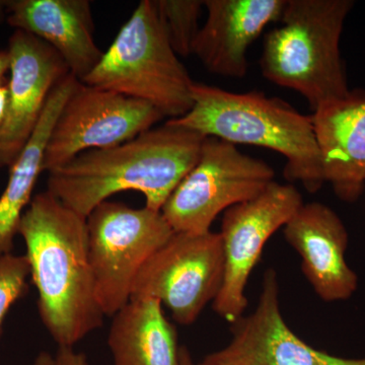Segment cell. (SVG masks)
I'll use <instances>...</instances> for the list:
<instances>
[{
  "label": "cell",
  "mask_w": 365,
  "mask_h": 365,
  "mask_svg": "<svg viewBox=\"0 0 365 365\" xmlns=\"http://www.w3.org/2000/svg\"><path fill=\"white\" fill-rule=\"evenodd\" d=\"M11 68V57H9V53L6 50H1L0 51V85H2V81H4V76L6 72L9 71Z\"/></svg>",
  "instance_id": "cell-23"
},
{
  "label": "cell",
  "mask_w": 365,
  "mask_h": 365,
  "mask_svg": "<svg viewBox=\"0 0 365 365\" xmlns=\"http://www.w3.org/2000/svg\"><path fill=\"white\" fill-rule=\"evenodd\" d=\"M7 103H9V88L7 85L4 86L2 83L0 85V126L6 117Z\"/></svg>",
  "instance_id": "cell-22"
},
{
  "label": "cell",
  "mask_w": 365,
  "mask_h": 365,
  "mask_svg": "<svg viewBox=\"0 0 365 365\" xmlns=\"http://www.w3.org/2000/svg\"><path fill=\"white\" fill-rule=\"evenodd\" d=\"M353 6L352 0H287L280 25L264 41V78L299 93L314 111L346 97L340 39Z\"/></svg>",
  "instance_id": "cell-4"
},
{
  "label": "cell",
  "mask_w": 365,
  "mask_h": 365,
  "mask_svg": "<svg viewBox=\"0 0 365 365\" xmlns=\"http://www.w3.org/2000/svg\"><path fill=\"white\" fill-rule=\"evenodd\" d=\"M192 98L193 107L186 115L165 123L234 145L276 151L287 158L285 179L302 182L311 193L325 184L311 117L260 91L232 93L194 81Z\"/></svg>",
  "instance_id": "cell-3"
},
{
  "label": "cell",
  "mask_w": 365,
  "mask_h": 365,
  "mask_svg": "<svg viewBox=\"0 0 365 365\" xmlns=\"http://www.w3.org/2000/svg\"><path fill=\"white\" fill-rule=\"evenodd\" d=\"M225 276V255L220 232H175L144 264L137 275L131 299H157L182 326L195 323L215 302ZM130 299V300H131Z\"/></svg>",
  "instance_id": "cell-8"
},
{
  "label": "cell",
  "mask_w": 365,
  "mask_h": 365,
  "mask_svg": "<svg viewBox=\"0 0 365 365\" xmlns=\"http://www.w3.org/2000/svg\"><path fill=\"white\" fill-rule=\"evenodd\" d=\"M32 365H53L52 360L45 355H38Z\"/></svg>",
  "instance_id": "cell-24"
},
{
  "label": "cell",
  "mask_w": 365,
  "mask_h": 365,
  "mask_svg": "<svg viewBox=\"0 0 365 365\" xmlns=\"http://www.w3.org/2000/svg\"><path fill=\"white\" fill-rule=\"evenodd\" d=\"M302 205V194L294 185L274 181L260 195L225 211L220 232L225 276L212 302L220 318L234 324L244 316L248 307L247 284L266 242Z\"/></svg>",
  "instance_id": "cell-10"
},
{
  "label": "cell",
  "mask_w": 365,
  "mask_h": 365,
  "mask_svg": "<svg viewBox=\"0 0 365 365\" xmlns=\"http://www.w3.org/2000/svg\"><path fill=\"white\" fill-rule=\"evenodd\" d=\"M7 51L11 76L6 117L0 126V169H9L20 157L39 124L53 88L69 73L58 53L24 31H14Z\"/></svg>",
  "instance_id": "cell-12"
},
{
  "label": "cell",
  "mask_w": 365,
  "mask_h": 365,
  "mask_svg": "<svg viewBox=\"0 0 365 365\" xmlns=\"http://www.w3.org/2000/svg\"><path fill=\"white\" fill-rule=\"evenodd\" d=\"M6 19V1H0V21Z\"/></svg>",
  "instance_id": "cell-26"
},
{
  "label": "cell",
  "mask_w": 365,
  "mask_h": 365,
  "mask_svg": "<svg viewBox=\"0 0 365 365\" xmlns=\"http://www.w3.org/2000/svg\"><path fill=\"white\" fill-rule=\"evenodd\" d=\"M96 297L113 317L131 299L144 264L174 234L160 211L107 200L86 217Z\"/></svg>",
  "instance_id": "cell-6"
},
{
  "label": "cell",
  "mask_w": 365,
  "mask_h": 365,
  "mask_svg": "<svg viewBox=\"0 0 365 365\" xmlns=\"http://www.w3.org/2000/svg\"><path fill=\"white\" fill-rule=\"evenodd\" d=\"M19 235L26 244L38 309L58 347H74L102 326L86 218L48 190L34 196Z\"/></svg>",
  "instance_id": "cell-1"
},
{
  "label": "cell",
  "mask_w": 365,
  "mask_h": 365,
  "mask_svg": "<svg viewBox=\"0 0 365 365\" xmlns=\"http://www.w3.org/2000/svg\"><path fill=\"white\" fill-rule=\"evenodd\" d=\"M274 177L268 163L244 155L234 144L206 137L195 167L160 212L174 232L206 234L220 213L260 195Z\"/></svg>",
  "instance_id": "cell-7"
},
{
  "label": "cell",
  "mask_w": 365,
  "mask_h": 365,
  "mask_svg": "<svg viewBox=\"0 0 365 365\" xmlns=\"http://www.w3.org/2000/svg\"><path fill=\"white\" fill-rule=\"evenodd\" d=\"M158 18L173 50L181 57L192 55L200 28L201 0H155Z\"/></svg>",
  "instance_id": "cell-19"
},
{
  "label": "cell",
  "mask_w": 365,
  "mask_h": 365,
  "mask_svg": "<svg viewBox=\"0 0 365 365\" xmlns=\"http://www.w3.org/2000/svg\"><path fill=\"white\" fill-rule=\"evenodd\" d=\"M81 83L143 101L170 119L193 107L194 81L173 50L155 0H143Z\"/></svg>",
  "instance_id": "cell-5"
},
{
  "label": "cell",
  "mask_w": 365,
  "mask_h": 365,
  "mask_svg": "<svg viewBox=\"0 0 365 365\" xmlns=\"http://www.w3.org/2000/svg\"><path fill=\"white\" fill-rule=\"evenodd\" d=\"M81 81L67 74L53 88L32 138L9 168V181L0 195V257L11 254L21 218L33 199L38 178L43 173L46 145L62 108Z\"/></svg>",
  "instance_id": "cell-17"
},
{
  "label": "cell",
  "mask_w": 365,
  "mask_h": 365,
  "mask_svg": "<svg viewBox=\"0 0 365 365\" xmlns=\"http://www.w3.org/2000/svg\"><path fill=\"white\" fill-rule=\"evenodd\" d=\"M108 345L114 365H182L176 331L157 299H131L117 312Z\"/></svg>",
  "instance_id": "cell-18"
},
{
  "label": "cell",
  "mask_w": 365,
  "mask_h": 365,
  "mask_svg": "<svg viewBox=\"0 0 365 365\" xmlns=\"http://www.w3.org/2000/svg\"><path fill=\"white\" fill-rule=\"evenodd\" d=\"M30 276V265L26 255L9 254L0 257V334L9 309L26 292Z\"/></svg>",
  "instance_id": "cell-20"
},
{
  "label": "cell",
  "mask_w": 365,
  "mask_h": 365,
  "mask_svg": "<svg viewBox=\"0 0 365 365\" xmlns=\"http://www.w3.org/2000/svg\"><path fill=\"white\" fill-rule=\"evenodd\" d=\"M311 119L324 182L340 200L355 202L365 186V91L319 106Z\"/></svg>",
  "instance_id": "cell-15"
},
{
  "label": "cell",
  "mask_w": 365,
  "mask_h": 365,
  "mask_svg": "<svg viewBox=\"0 0 365 365\" xmlns=\"http://www.w3.org/2000/svg\"><path fill=\"white\" fill-rule=\"evenodd\" d=\"M182 365H193L190 359L189 353L185 348H181Z\"/></svg>",
  "instance_id": "cell-25"
},
{
  "label": "cell",
  "mask_w": 365,
  "mask_h": 365,
  "mask_svg": "<svg viewBox=\"0 0 365 365\" xmlns=\"http://www.w3.org/2000/svg\"><path fill=\"white\" fill-rule=\"evenodd\" d=\"M6 21L14 31L31 34L52 47L81 83L104 54L93 38L95 25L88 0L6 1Z\"/></svg>",
  "instance_id": "cell-16"
},
{
  "label": "cell",
  "mask_w": 365,
  "mask_h": 365,
  "mask_svg": "<svg viewBox=\"0 0 365 365\" xmlns=\"http://www.w3.org/2000/svg\"><path fill=\"white\" fill-rule=\"evenodd\" d=\"M232 340L202 360L207 365H365L362 359H346L321 351L295 335L280 309L279 282L275 270L264 274L253 313L232 324Z\"/></svg>",
  "instance_id": "cell-11"
},
{
  "label": "cell",
  "mask_w": 365,
  "mask_h": 365,
  "mask_svg": "<svg viewBox=\"0 0 365 365\" xmlns=\"http://www.w3.org/2000/svg\"><path fill=\"white\" fill-rule=\"evenodd\" d=\"M283 234L302 259V270L317 295L327 302L349 299L359 287L357 274L345 259L348 232L332 208L304 204Z\"/></svg>",
  "instance_id": "cell-13"
},
{
  "label": "cell",
  "mask_w": 365,
  "mask_h": 365,
  "mask_svg": "<svg viewBox=\"0 0 365 365\" xmlns=\"http://www.w3.org/2000/svg\"><path fill=\"white\" fill-rule=\"evenodd\" d=\"M54 365H90L83 353L76 351L73 347H58L54 356Z\"/></svg>",
  "instance_id": "cell-21"
},
{
  "label": "cell",
  "mask_w": 365,
  "mask_h": 365,
  "mask_svg": "<svg viewBox=\"0 0 365 365\" xmlns=\"http://www.w3.org/2000/svg\"><path fill=\"white\" fill-rule=\"evenodd\" d=\"M163 118L143 101L81 83L53 126L43 173L57 169L86 151L114 148L131 140Z\"/></svg>",
  "instance_id": "cell-9"
},
{
  "label": "cell",
  "mask_w": 365,
  "mask_h": 365,
  "mask_svg": "<svg viewBox=\"0 0 365 365\" xmlns=\"http://www.w3.org/2000/svg\"><path fill=\"white\" fill-rule=\"evenodd\" d=\"M285 4L287 0H205L207 19L192 54L212 73L245 78L250 46L269 24L279 21Z\"/></svg>",
  "instance_id": "cell-14"
},
{
  "label": "cell",
  "mask_w": 365,
  "mask_h": 365,
  "mask_svg": "<svg viewBox=\"0 0 365 365\" xmlns=\"http://www.w3.org/2000/svg\"><path fill=\"white\" fill-rule=\"evenodd\" d=\"M206 137L165 123L126 143L81 153L48 173L47 190L88 217L120 192H140L146 207L160 211L200 157Z\"/></svg>",
  "instance_id": "cell-2"
},
{
  "label": "cell",
  "mask_w": 365,
  "mask_h": 365,
  "mask_svg": "<svg viewBox=\"0 0 365 365\" xmlns=\"http://www.w3.org/2000/svg\"><path fill=\"white\" fill-rule=\"evenodd\" d=\"M197 365H207V364H203V362H202V361H201V362H200V364H197Z\"/></svg>",
  "instance_id": "cell-27"
}]
</instances>
